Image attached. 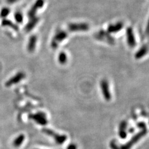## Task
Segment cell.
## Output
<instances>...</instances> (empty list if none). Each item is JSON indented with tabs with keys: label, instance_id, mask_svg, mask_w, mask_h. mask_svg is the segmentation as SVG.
I'll return each mask as SVG.
<instances>
[{
	"label": "cell",
	"instance_id": "obj_1",
	"mask_svg": "<svg viewBox=\"0 0 149 149\" xmlns=\"http://www.w3.org/2000/svg\"><path fill=\"white\" fill-rule=\"evenodd\" d=\"M147 133V129L142 130L141 131H140L137 134H136L135 136H134L131 139L128 141L126 143H125L124 145L120 147V149H130L135 144L137 143L140 140H141L143 137H144Z\"/></svg>",
	"mask_w": 149,
	"mask_h": 149
},
{
	"label": "cell",
	"instance_id": "obj_2",
	"mask_svg": "<svg viewBox=\"0 0 149 149\" xmlns=\"http://www.w3.org/2000/svg\"><path fill=\"white\" fill-rule=\"evenodd\" d=\"M42 131L47 135V136L52 137L54 140V141L57 143L58 145H62V144L67 141V136L62 134H59L51 129L45 128L43 129Z\"/></svg>",
	"mask_w": 149,
	"mask_h": 149
},
{
	"label": "cell",
	"instance_id": "obj_3",
	"mask_svg": "<svg viewBox=\"0 0 149 149\" xmlns=\"http://www.w3.org/2000/svg\"><path fill=\"white\" fill-rule=\"evenodd\" d=\"M94 36L96 39L99 40L105 41L108 44H114L115 43L113 37H112L108 32H106L103 30L100 31L98 32H97V33L94 34Z\"/></svg>",
	"mask_w": 149,
	"mask_h": 149
},
{
	"label": "cell",
	"instance_id": "obj_4",
	"mask_svg": "<svg viewBox=\"0 0 149 149\" xmlns=\"http://www.w3.org/2000/svg\"><path fill=\"white\" fill-rule=\"evenodd\" d=\"M68 36V34L66 31L59 30L58 31L54 37V39L51 43V45H52L54 49H56L58 47V43L62 42L63 40H64L67 38Z\"/></svg>",
	"mask_w": 149,
	"mask_h": 149
},
{
	"label": "cell",
	"instance_id": "obj_5",
	"mask_svg": "<svg viewBox=\"0 0 149 149\" xmlns=\"http://www.w3.org/2000/svg\"><path fill=\"white\" fill-rule=\"evenodd\" d=\"M29 118L32 120H34L39 125H45L48 123L47 115L43 112H38V113H36L35 114H32L29 116Z\"/></svg>",
	"mask_w": 149,
	"mask_h": 149
},
{
	"label": "cell",
	"instance_id": "obj_6",
	"mask_svg": "<svg viewBox=\"0 0 149 149\" xmlns=\"http://www.w3.org/2000/svg\"><path fill=\"white\" fill-rule=\"evenodd\" d=\"M100 87L102 95L103 96L104 100L107 101H109L111 100L112 96L108 81L106 80H104V79L101 80L100 82Z\"/></svg>",
	"mask_w": 149,
	"mask_h": 149
},
{
	"label": "cell",
	"instance_id": "obj_7",
	"mask_svg": "<svg viewBox=\"0 0 149 149\" xmlns=\"http://www.w3.org/2000/svg\"><path fill=\"white\" fill-rule=\"evenodd\" d=\"M90 26L87 23H71L68 26V30L70 32H81L89 30Z\"/></svg>",
	"mask_w": 149,
	"mask_h": 149
},
{
	"label": "cell",
	"instance_id": "obj_8",
	"mask_svg": "<svg viewBox=\"0 0 149 149\" xmlns=\"http://www.w3.org/2000/svg\"><path fill=\"white\" fill-rule=\"evenodd\" d=\"M25 77L26 74L24 72H18L15 74V75H14L10 79H9V80L6 82L5 86L6 87H10L14 85H16V84L21 81L23 79L25 78Z\"/></svg>",
	"mask_w": 149,
	"mask_h": 149
},
{
	"label": "cell",
	"instance_id": "obj_9",
	"mask_svg": "<svg viewBox=\"0 0 149 149\" xmlns=\"http://www.w3.org/2000/svg\"><path fill=\"white\" fill-rule=\"evenodd\" d=\"M126 37L128 45L131 48L134 47L136 45V40L134 34L133 29L131 27H129L127 28Z\"/></svg>",
	"mask_w": 149,
	"mask_h": 149
},
{
	"label": "cell",
	"instance_id": "obj_10",
	"mask_svg": "<svg viewBox=\"0 0 149 149\" xmlns=\"http://www.w3.org/2000/svg\"><path fill=\"white\" fill-rule=\"evenodd\" d=\"M124 24L123 22H118L114 24H110L108 27V29H107V32L108 33H116L119 31H120L123 28Z\"/></svg>",
	"mask_w": 149,
	"mask_h": 149
},
{
	"label": "cell",
	"instance_id": "obj_11",
	"mask_svg": "<svg viewBox=\"0 0 149 149\" xmlns=\"http://www.w3.org/2000/svg\"><path fill=\"white\" fill-rule=\"evenodd\" d=\"M148 52V47L147 45H142L135 55V58L136 59H140L146 56Z\"/></svg>",
	"mask_w": 149,
	"mask_h": 149
},
{
	"label": "cell",
	"instance_id": "obj_12",
	"mask_svg": "<svg viewBox=\"0 0 149 149\" xmlns=\"http://www.w3.org/2000/svg\"><path fill=\"white\" fill-rule=\"evenodd\" d=\"M25 140V136L24 134H20L13 142V145L15 147H19Z\"/></svg>",
	"mask_w": 149,
	"mask_h": 149
},
{
	"label": "cell",
	"instance_id": "obj_13",
	"mask_svg": "<svg viewBox=\"0 0 149 149\" xmlns=\"http://www.w3.org/2000/svg\"><path fill=\"white\" fill-rule=\"evenodd\" d=\"M36 41H37V38L36 37H32L31 39L29 41V45H28V50L30 52H32L34 51V49L36 48Z\"/></svg>",
	"mask_w": 149,
	"mask_h": 149
},
{
	"label": "cell",
	"instance_id": "obj_14",
	"mask_svg": "<svg viewBox=\"0 0 149 149\" xmlns=\"http://www.w3.org/2000/svg\"><path fill=\"white\" fill-rule=\"evenodd\" d=\"M67 60H68V57L66 53L64 52H61L58 54V61L60 64L62 65L65 64L67 62Z\"/></svg>",
	"mask_w": 149,
	"mask_h": 149
},
{
	"label": "cell",
	"instance_id": "obj_15",
	"mask_svg": "<svg viewBox=\"0 0 149 149\" xmlns=\"http://www.w3.org/2000/svg\"><path fill=\"white\" fill-rule=\"evenodd\" d=\"M127 126V123L126 121H123V122H121V123L119 125V130H126V128Z\"/></svg>",
	"mask_w": 149,
	"mask_h": 149
},
{
	"label": "cell",
	"instance_id": "obj_16",
	"mask_svg": "<svg viewBox=\"0 0 149 149\" xmlns=\"http://www.w3.org/2000/svg\"><path fill=\"white\" fill-rule=\"evenodd\" d=\"M119 136H120V138L124 139L127 137V132L126 130H119Z\"/></svg>",
	"mask_w": 149,
	"mask_h": 149
},
{
	"label": "cell",
	"instance_id": "obj_17",
	"mask_svg": "<svg viewBox=\"0 0 149 149\" xmlns=\"http://www.w3.org/2000/svg\"><path fill=\"white\" fill-rule=\"evenodd\" d=\"M110 147L111 149H120L115 141H111L110 143Z\"/></svg>",
	"mask_w": 149,
	"mask_h": 149
},
{
	"label": "cell",
	"instance_id": "obj_18",
	"mask_svg": "<svg viewBox=\"0 0 149 149\" xmlns=\"http://www.w3.org/2000/svg\"><path fill=\"white\" fill-rule=\"evenodd\" d=\"M67 149H78V147L75 143H70L67 146Z\"/></svg>",
	"mask_w": 149,
	"mask_h": 149
},
{
	"label": "cell",
	"instance_id": "obj_19",
	"mask_svg": "<svg viewBox=\"0 0 149 149\" xmlns=\"http://www.w3.org/2000/svg\"><path fill=\"white\" fill-rule=\"evenodd\" d=\"M137 126L141 128L142 130H145V129H147V127H146V125L145 123H140L137 124Z\"/></svg>",
	"mask_w": 149,
	"mask_h": 149
},
{
	"label": "cell",
	"instance_id": "obj_20",
	"mask_svg": "<svg viewBox=\"0 0 149 149\" xmlns=\"http://www.w3.org/2000/svg\"><path fill=\"white\" fill-rule=\"evenodd\" d=\"M146 35L147 36H149V19H148V21L147 22V24L146 26Z\"/></svg>",
	"mask_w": 149,
	"mask_h": 149
}]
</instances>
